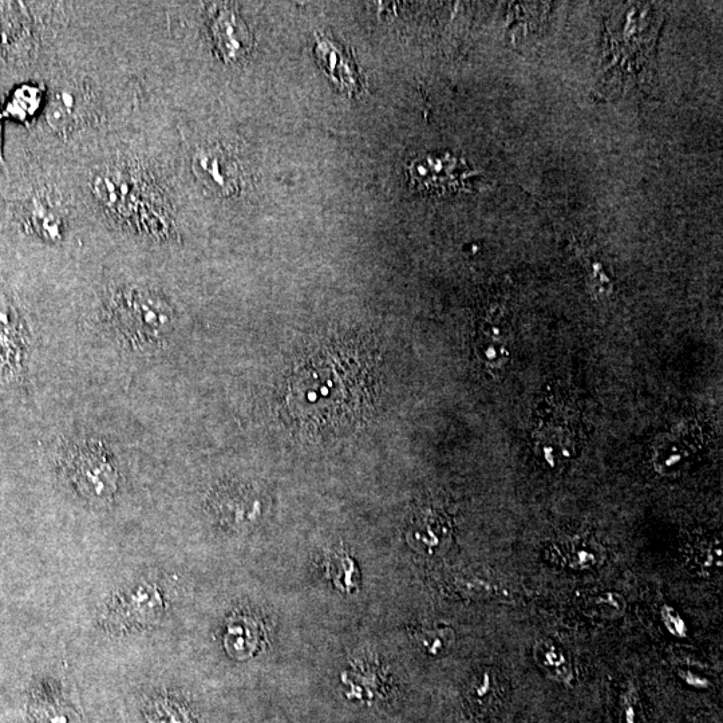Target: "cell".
<instances>
[{
    "label": "cell",
    "instance_id": "cell-15",
    "mask_svg": "<svg viewBox=\"0 0 723 723\" xmlns=\"http://www.w3.org/2000/svg\"><path fill=\"white\" fill-rule=\"evenodd\" d=\"M416 639L418 645L426 654L440 657V655H444L452 649L454 632L449 627H424L416 632Z\"/></svg>",
    "mask_w": 723,
    "mask_h": 723
},
{
    "label": "cell",
    "instance_id": "cell-20",
    "mask_svg": "<svg viewBox=\"0 0 723 723\" xmlns=\"http://www.w3.org/2000/svg\"><path fill=\"white\" fill-rule=\"evenodd\" d=\"M329 574L331 579L343 591L353 590L357 587V571H355L354 561L347 556H335L329 563Z\"/></svg>",
    "mask_w": 723,
    "mask_h": 723
},
{
    "label": "cell",
    "instance_id": "cell-1",
    "mask_svg": "<svg viewBox=\"0 0 723 723\" xmlns=\"http://www.w3.org/2000/svg\"><path fill=\"white\" fill-rule=\"evenodd\" d=\"M350 371L345 362L331 357L310 363L291 382L287 397L291 412L308 424L315 421L320 429L350 421V413H359L363 399L361 378Z\"/></svg>",
    "mask_w": 723,
    "mask_h": 723
},
{
    "label": "cell",
    "instance_id": "cell-14",
    "mask_svg": "<svg viewBox=\"0 0 723 723\" xmlns=\"http://www.w3.org/2000/svg\"><path fill=\"white\" fill-rule=\"evenodd\" d=\"M511 327L505 325H493L485 327L482 335L481 351H484L487 362L491 365H503L511 354Z\"/></svg>",
    "mask_w": 723,
    "mask_h": 723
},
{
    "label": "cell",
    "instance_id": "cell-2",
    "mask_svg": "<svg viewBox=\"0 0 723 723\" xmlns=\"http://www.w3.org/2000/svg\"><path fill=\"white\" fill-rule=\"evenodd\" d=\"M410 184L414 189L428 193H444L464 188L470 171L464 161L445 156L418 157L408 169Z\"/></svg>",
    "mask_w": 723,
    "mask_h": 723
},
{
    "label": "cell",
    "instance_id": "cell-21",
    "mask_svg": "<svg viewBox=\"0 0 723 723\" xmlns=\"http://www.w3.org/2000/svg\"><path fill=\"white\" fill-rule=\"evenodd\" d=\"M592 611L598 612L599 616H607V618H615L622 614L624 610L623 598L615 594H604L592 600Z\"/></svg>",
    "mask_w": 723,
    "mask_h": 723
},
{
    "label": "cell",
    "instance_id": "cell-22",
    "mask_svg": "<svg viewBox=\"0 0 723 723\" xmlns=\"http://www.w3.org/2000/svg\"><path fill=\"white\" fill-rule=\"evenodd\" d=\"M636 695L630 693L624 697L620 706V723H638L640 709Z\"/></svg>",
    "mask_w": 723,
    "mask_h": 723
},
{
    "label": "cell",
    "instance_id": "cell-10",
    "mask_svg": "<svg viewBox=\"0 0 723 723\" xmlns=\"http://www.w3.org/2000/svg\"><path fill=\"white\" fill-rule=\"evenodd\" d=\"M410 533L414 547L428 553L436 552L448 543L450 536L448 516L436 509H424L414 517Z\"/></svg>",
    "mask_w": 723,
    "mask_h": 723
},
{
    "label": "cell",
    "instance_id": "cell-8",
    "mask_svg": "<svg viewBox=\"0 0 723 723\" xmlns=\"http://www.w3.org/2000/svg\"><path fill=\"white\" fill-rule=\"evenodd\" d=\"M698 454V442L687 429H674L665 434L657 444L654 465L659 473L675 476L683 472Z\"/></svg>",
    "mask_w": 723,
    "mask_h": 723
},
{
    "label": "cell",
    "instance_id": "cell-16",
    "mask_svg": "<svg viewBox=\"0 0 723 723\" xmlns=\"http://www.w3.org/2000/svg\"><path fill=\"white\" fill-rule=\"evenodd\" d=\"M31 223L37 229V233L47 240H57L61 237V216L54 208L42 201H35L33 211H31Z\"/></svg>",
    "mask_w": 723,
    "mask_h": 723
},
{
    "label": "cell",
    "instance_id": "cell-9",
    "mask_svg": "<svg viewBox=\"0 0 723 723\" xmlns=\"http://www.w3.org/2000/svg\"><path fill=\"white\" fill-rule=\"evenodd\" d=\"M75 478L79 487L90 496L104 497L112 495L116 487V476L108 460L100 450L85 449L74 460Z\"/></svg>",
    "mask_w": 723,
    "mask_h": 723
},
{
    "label": "cell",
    "instance_id": "cell-5",
    "mask_svg": "<svg viewBox=\"0 0 723 723\" xmlns=\"http://www.w3.org/2000/svg\"><path fill=\"white\" fill-rule=\"evenodd\" d=\"M315 54L320 66L325 69L338 88L349 96H361L366 82L359 71L350 51L327 38L316 41Z\"/></svg>",
    "mask_w": 723,
    "mask_h": 723
},
{
    "label": "cell",
    "instance_id": "cell-13",
    "mask_svg": "<svg viewBox=\"0 0 723 723\" xmlns=\"http://www.w3.org/2000/svg\"><path fill=\"white\" fill-rule=\"evenodd\" d=\"M563 559L574 570H588L602 563L603 548L592 537L576 536L561 544Z\"/></svg>",
    "mask_w": 723,
    "mask_h": 723
},
{
    "label": "cell",
    "instance_id": "cell-3",
    "mask_svg": "<svg viewBox=\"0 0 723 723\" xmlns=\"http://www.w3.org/2000/svg\"><path fill=\"white\" fill-rule=\"evenodd\" d=\"M117 312L122 326L142 337H157L169 326V308L150 292L130 290L118 300Z\"/></svg>",
    "mask_w": 723,
    "mask_h": 723
},
{
    "label": "cell",
    "instance_id": "cell-18",
    "mask_svg": "<svg viewBox=\"0 0 723 723\" xmlns=\"http://www.w3.org/2000/svg\"><path fill=\"white\" fill-rule=\"evenodd\" d=\"M149 723H192L189 711L172 699L154 702L148 714Z\"/></svg>",
    "mask_w": 723,
    "mask_h": 723
},
{
    "label": "cell",
    "instance_id": "cell-17",
    "mask_svg": "<svg viewBox=\"0 0 723 723\" xmlns=\"http://www.w3.org/2000/svg\"><path fill=\"white\" fill-rule=\"evenodd\" d=\"M37 723H71V710L57 698H37L33 706Z\"/></svg>",
    "mask_w": 723,
    "mask_h": 723
},
{
    "label": "cell",
    "instance_id": "cell-23",
    "mask_svg": "<svg viewBox=\"0 0 723 723\" xmlns=\"http://www.w3.org/2000/svg\"><path fill=\"white\" fill-rule=\"evenodd\" d=\"M495 677L491 673L484 674L481 681L474 687V697L478 699V702L487 701L489 693H495Z\"/></svg>",
    "mask_w": 723,
    "mask_h": 723
},
{
    "label": "cell",
    "instance_id": "cell-19",
    "mask_svg": "<svg viewBox=\"0 0 723 723\" xmlns=\"http://www.w3.org/2000/svg\"><path fill=\"white\" fill-rule=\"evenodd\" d=\"M15 325H17V320L14 319L11 308L6 303H0V358H5L6 362L17 357V354L14 353V349H17V342L14 339L18 338V334L17 331L11 329Z\"/></svg>",
    "mask_w": 723,
    "mask_h": 723
},
{
    "label": "cell",
    "instance_id": "cell-11",
    "mask_svg": "<svg viewBox=\"0 0 723 723\" xmlns=\"http://www.w3.org/2000/svg\"><path fill=\"white\" fill-rule=\"evenodd\" d=\"M535 659L537 665L553 681L568 683L574 677L570 654L557 645L555 640H539L535 646Z\"/></svg>",
    "mask_w": 723,
    "mask_h": 723
},
{
    "label": "cell",
    "instance_id": "cell-4",
    "mask_svg": "<svg viewBox=\"0 0 723 723\" xmlns=\"http://www.w3.org/2000/svg\"><path fill=\"white\" fill-rule=\"evenodd\" d=\"M193 172L213 195L235 196L240 191L241 171L235 157L219 145L199 150L193 158Z\"/></svg>",
    "mask_w": 723,
    "mask_h": 723
},
{
    "label": "cell",
    "instance_id": "cell-6",
    "mask_svg": "<svg viewBox=\"0 0 723 723\" xmlns=\"http://www.w3.org/2000/svg\"><path fill=\"white\" fill-rule=\"evenodd\" d=\"M211 34L216 50L227 62L246 58L254 45L246 23L231 9H221L213 17Z\"/></svg>",
    "mask_w": 723,
    "mask_h": 723
},
{
    "label": "cell",
    "instance_id": "cell-12",
    "mask_svg": "<svg viewBox=\"0 0 723 723\" xmlns=\"http://www.w3.org/2000/svg\"><path fill=\"white\" fill-rule=\"evenodd\" d=\"M260 628L252 619H235L229 624L225 635V647L233 657L244 659L251 657L258 649L260 642Z\"/></svg>",
    "mask_w": 723,
    "mask_h": 723
},
{
    "label": "cell",
    "instance_id": "cell-7",
    "mask_svg": "<svg viewBox=\"0 0 723 723\" xmlns=\"http://www.w3.org/2000/svg\"><path fill=\"white\" fill-rule=\"evenodd\" d=\"M89 106V97L84 90L75 86L58 89L47 108V124L54 132L65 136L84 122Z\"/></svg>",
    "mask_w": 723,
    "mask_h": 723
}]
</instances>
